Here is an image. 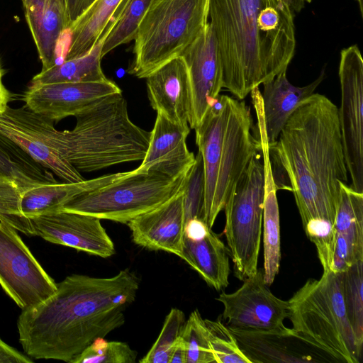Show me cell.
<instances>
[{"label":"cell","mask_w":363,"mask_h":363,"mask_svg":"<svg viewBox=\"0 0 363 363\" xmlns=\"http://www.w3.org/2000/svg\"><path fill=\"white\" fill-rule=\"evenodd\" d=\"M208 0H155L134 38L128 73L146 78L180 56L208 23Z\"/></svg>","instance_id":"obj_7"},{"label":"cell","mask_w":363,"mask_h":363,"mask_svg":"<svg viewBox=\"0 0 363 363\" xmlns=\"http://www.w3.org/2000/svg\"><path fill=\"white\" fill-rule=\"evenodd\" d=\"M228 328L251 363L337 362L331 355L293 328L262 331Z\"/></svg>","instance_id":"obj_16"},{"label":"cell","mask_w":363,"mask_h":363,"mask_svg":"<svg viewBox=\"0 0 363 363\" xmlns=\"http://www.w3.org/2000/svg\"><path fill=\"white\" fill-rule=\"evenodd\" d=\"M210 346L216 363H251L244 354L229 328L218 319H205Z\"/></svg>","instance_id":"obj_36"},{"label":"cell","mask_w":363,"mask_h":363,"mask_svg":"<svg viewBox=\"0 0 363 363\" xmlns=\"http://www.w3.org/2000/svg\"><path fill=\"white\" fill-rule=\"evenodd\" d=\"M268 150L276 188L293 193L303 227L311 219L334 225L340 183L348 182L337 106L313 94Z\"/></svg>","instance_id":"obj_2"},{"label":"cell","mask_w":363,"mask_h":363,"mask_svg":"<svg viewBox=\"0 0 363 363\" xmlns=\"http://www.w3.org/2000/svg\"><path fill=\"white\" fill-rule=\"evenodd\" d=\"M325 77L323 69L313 82L296 86L287 79L283 72L272 79L264 82L261 93L263 106V117L268 145L274 143L295 110L311 95L322 82Z\"/></svg>","instance_id":"obj_23"},{"label":"cell","mask_w":363,"mask_h":363,"mask_svg":"<svg viewBox=\"0 0 363 363\" xmlns=\"http://www.w3.org/2000/svg\"><path fill=\"white\" fill-rule=\"evenodd\" d=\"M137 354L126 342L98 337L70 363H134Z\"/></svg>","instance_id":"obj_34"},{"label":"cell","mask_w":363,"mask_h":363,"mask_svg":"<svg viewBox=\"0 0 363 363\" xmlns=\"http://www.w3.org/2000/svg\"><path fill=\"white\" fill-rule=\"evenodd\" d=\"M30 220L35 235L52 243L103 258L115 253L114 244L98 218L61 210Z\"/></svg>","instance_id":"obj_17"},{"label":"cell","mask_w":363,"mask_h":363,"mask_svg":"<svg viewBox=\"0 0 363 363\" xmlns=\"http://www.w3.org/2000/svg\"><path fill=\"white\" fill-rule=\"evenodd\" d=\"M211 229L203 220L191 218L186 222L184 237L191 240H199L203 238Z\"/></svg>","instance_id":"obj_39"},{"label":"cell","mask_w":363,"mask_h":363,"mask_svg":"<svg viewBox=\"0 0 363 363\" xmlns=\"http://www.w3.org/2000/svg\"><path fill=\"white\" fill-rule=\"evenodd\" d=\"M264 167V194L263 208L264 280L269 286L279 273L281 260L280 221L278 200L269 160L268 143L264 128H258Z\"/></svg>","instance_id":"obj_24"},{"label":"cell","mask_w":363,"mask_h":363,"mask_svg":"<svg viewBox=\"0 0 363 363\" xmlns=\"http://www.w3.org/2000/svg\"><path fill=\"white\" fill-rule=\"evenodd\" d=\"M107 33L105 29L98 41L86 54L64 60L48 69H42L33 77L30 84L96 82L108 80L101 65V50Z\"/></svg>","instance_id":"obj_26"},{"label":"cell","mask_w":363,"mask_h":363,"mask_svg":"<svg viewBox=\"0 0 363 363\" xmlns=\"http://www.w3.org/2000/svg\"><path fill=\"white\" fill-rule=\"evenodd\" d=\"M33 362L18 350L6 344L0 338V363H30Z\"/></svg>","instance_id":"obj_38"},{"label":"cell","mask_w":363,"mask_h":363,"mask_svg":"<svg viewBox=\"0 0 363 363\" xmlns=\"http://www.w3.org/2000/svg\"><path fill=\"white\" fill-rule=\"evenodd\" d=\"M314 243L323 272L331 271L336 232L334 225L323 219H311L303 227Z\"/></svg>","instance_id":"obj_37"},{"label":"cell","mask_w":363,"mask_h":363,"mask_svg":"<svg viewBox=\"0 0 363 363\" xmlns=\"http://www.w3.org/2000/svg\"><path fill=\"white\" fill-rule=\"evenodd\" d=\"M68 14V17L72 24L81 15H82L96 0H64ZM71 26V25H70Z\"/></svg>","instance_id":"obj_40"},{"label":"cell","mask_w":363,"mask_h":363,"mask_svg":"<svg viewBox=\"0 0 363 363\" xmlns=\"http://www.w3.org/2000/svg\"><path fill=\"white\" fill-rule=\"evenodd\" d=\"M182 193L186 222L194 218L203 220L205 180L203 160L199 152L185 174Z\"/></svg>","instance_id":"obj_35"},{"label":"cell","mask_w":363,"mask_h":363,"mask_svg":"<svg viewBox=\"0 0 363 363\" xmlns=\"http://www.w3.org/2000/svg\"><path fill=\"white\" fill-rule=\"evenodd\" d=\"M359 4V11L362 16H363V0H357Z\"/></svg>","instance_id":"obj_44"},{"label":"cell","mask_w":363,"mask_h":363,"mask_svg":"<svg viewBox=\"0 0 363 363\" xmlns=\"http://www.w3.org/2000/svg\"><path fill=\"white\" fill-rule=\"evenodd\" d=\"M122 1L96 0L71 24L70 43L64 60L82 56L93 48Z\"/></svg>","instance_id":"obj_27"},{"label":"cell","mask_w":363,"mask_h":363,"mask_svg":"<svg viewBox=\"0 0 363 363\" xmlns=\"http://www.w3.org/2000/svg\"><path fill=\"white\" fill-rule=\"evenodd\" d=\"M145 79L147 97L157 113L174 123L189 125L191 96L183 58L178 56L172 59Z\"/></svg>","instance_id":"obj_21"},{"label":"cell","mask_w":363,"mask_h":363,"mask_svg":"<svg viewBox=\"0 0 363 363\" xmlns=\"http://www.w3.org/2000/svg\"><path fill=\"white\" fill-rule=\"evenodd\" d=\"M0 175L20 184L57 182L54 174L0 133Z\"/></svg>","instance_id":"obj_28"},{"label":"cell","mask_w":363,"mask_h":363,"mask_svg":"<svg viewBox=\"0 0 363 363\" xmlns=\"http://www.w3.org/2000/svg\"><path fill=\"white\" fill-rule=\"evenodd\" d=\"M259 155L250 160L223 208L224 234L233 273L242 281L257 272L260 249L264 179Z\"/></svg>","instance_id":"obj_9"},{"label":"cell","mask_w":363,"mask_h":363,"mask_svg":"<svg viewBox=\"0 0 363 363\" xmlns=\"http://www.w3.org/2000/svg\"><path fill=\"white\" fill-rule=\"evenodd\" d=\"M180 257L216 291L228 286L229 251L219 235L211 229L203 238L199 240H191L184 237Z\"/></svg>","instance_id":"obj_25"},{"label":"cell","mask_w":363,"mask_h":363,"mask_svg":"<svg viewBox=\"0 0 363 363\" xmlns=\"http://www.w3.org/2000/svg\"><path fill=\"white\" fill-rule=\"evenodd\" d=\"M250 108L242 100L219 95L195 130L204 170L203 220L211 228L250 160L261 152L253 135Z\"/></svg>","instance_id":"obj_4"},{"label":"cell","mask_w":363,"mask_h":363,"mask_svg":"<svg viewBox=\"0 0 363 363\" xmlns=\"http://www.w3.org/2000/svg\"><path fill=\"white\" fill-rule=\"evenodd\" d=\"M154 1H122L105 28L108 33L102 47V57L134 40L140 22Z\"/></svg>","instance_id":"obj_29"},{"label":"cell","mask_w":363,"mask_h":363,"mask_svg":"<svg viewBox=\"0 0 363 363\" xmlns=\"http://www.w3.org/2000/svg\"><path fill=\"white\" fill-rule=\"evenodd\" d=\"M186 318L184 312L172 308L165 318L161 332L150 350L139 362L169 363L174 346L182 336Z\"/></svg>","instance_id":"obj_32"},{"label":"cell","mask_w":363,"mask_h":363,"mask_svg":"<svg viewBox=\"0 0 363 363\" xmlns=\"http://www.w3.org/2000/svg\"><path fill=\"white\" fill-rule=\"evenodd\" d=\"M305 3H311L312 1V0H304Z\"/></svg>","instance_id":"obj_45"},{"label":"cell","mask_w":363,"mask_h":363,"mask_svg":"<svg viewBox=\"0 0 363 363\" xmlns=\"http://www.w3.org/2000/svg\"><path fill=\"white\" fill-rule=\"evenodd\" d=\"M0 285L22 310L52 295L57 284L46 273L16 230L0 220Z\"/></svg>","instance_id":"obj_13"},{"label":"cell","mask_w":363,"mask_h":363,"mask_svg":"<svg viewBox=\"0 0 363 363\" xmlns=\"http://www.w3.org/2000/svg\"><path fill=\"white\" fill-rule=\"evenodd\" d=\"M74 117V128L63 130L65 152L80 173L144 158L150 132L130 120L122 92L98 99Z\"/></svg>","instance_id":"obj_5"},{"label":"cell","mask_w":363,"mask_h":363,"mask_svg":"<svg viewBox=\"0 0 363 363\" xmlns=\"http://www.w3.org/2000/svg\"><path fill=\"white\" fill-rule=\"evenodd\" d=\"M190 129L189 125L174 123L157 113L146 153L135 170L172 179L185 175L195 160L186 145Z\"/></svg>","instance_id":"obj_19"},{"label":"cell","mask_w":363,"mask_h":363,"mask_svg":"<svg viewBox=\"0 0 363 363\" xmlns=\"http://www.w3.org/2000/svg\"><path fill=\"white\" fill-rule=\"evenodd\" d=\"M287 6L289 7L291 11L295 14V13L300 12L304 7V0H283Z\"/></svg>","instance_id":"obj_43"},{"label":"cell","mask_w":363,"mask_h":363,"mask_svg":"<svg viewBox=\"0 0 363 363\" xmlns=\"http://www.w3.org/2000/svg\"><path fill=\"white\" fill-rule=\"evenodd\" d=\"M187 347L186 363H212L215 359L210 346L209 331L197 309L189 315L182 334Z\"/></svg>","instance_id":"obj_33"},{"label":"cell","mask_w":363,"mask_h":363,"mask_svg":"<svg viewBox=\"0 0 363 363\" xmlns=\"http://www.w3.org/2000/svg\"><path fill=\"white\" fill-rule=\"evenodd\" d=\"M187 347L182 336L173 350L169 363H186Z\"/></svg>","instance_id":"obj_41"},{"label":"cell","mask_w":363,"mask_h":363,"mask_svg":"<svg viewBox=\"0 0 363 363\" xmlns=\"http://www.w3.org/2000/svg\"><path fill=\"white\" fill-rule=\"evenodd\" d=\"M342 296L347 318L358 347L363 345V259L341 273Z\"/></svg>","instance_id":"obj_31"},{"label":"cell","mask_w":363,"mask_h":363,"mask_svg":"<svg viewBox=\"0 0 363 363\" xmlns=\"http://www.w3.org/2000/svg\"><path fill=\"white\" fill-rule=\"evenodd\" d=\"M185 224L182 189L159 206L128 223L136 245L179 257L183 252Z\"/></svg>","instance_id":"obj_20"},{"label":"cell","mask_w":363,"mask_h":363,"mask_svg":"<svg viewBox=\"0 0 363 363\" xmlns=\"http://www.w3.org/2000/svg\"><path fill=\"white\" fill-rule=\"evenodd\" d=\"M288 303L294 330L337 362H360L362 351L346 313L341 273L323 272L319 279H308Z\"/></svg>","instance_id":"obj_6"},{"label":"cell","mask_w":363,"mask_h":363,"mask_svg":"<svg viewBox=\"0 0 363 363\" xmlns=\"http://www.w3.org/2000/svg\"><path fill=\"white\" fill-rule=\"evenodd\" d=\"M294 15L283 0H208L223 88L242 100L286 72L295 52Z\"/></svg>","instance_id":"obj_3"},{"label":"cell","mask_w":363,"mask_h":363,"mask_svg":"<svg viewBox=\"0 0 363 363\" xmlns=\"http://www.w3.org/2000/svg\"><path fill=\"white\" fill-rule=\"evenodd\" d=\"M25 18L35 42L43 70L57 64V45L70 27L64 0H21Z\"/></svg>","instance_id":"obj_22"},{"label":"cell","mask_w":363,"mask_h":363,"mask_svg":"<svg viewBox=\"0 0 363 363\" xmlns=\"http://www.w3.org/2000/svg\"><path fill=\"white\" fill-rule=\"evenodd\" d=\"M4 74V71L0 63V113L5 111L11 99V92L3 84L2 77Z\"/></svg>","instance_id":"obj_42"},{"label":"cell","mask_w":363,"mask_h":363,"mask_svg":"<svg viewBox=\"0 0 363 363\" xmlns=\"http://www.w3.org/2000/svg\"><path fill=\"white\" fill-rule=\"evenodd\" d=\"M223 306L222 318L231 328L262 331H280L289 318L288 301L275 296L264 280L263 268L245 279L231 294L222 292L216 298Z\"/></svg>","instance_id":"obj_14"},{"label":"cell","mask_w":363,"mask_h":363,"mask_svg":"<svg viewBox=\"0 0 363 363\" xmlns=\"http://www.w3.org/2000/svg\"><path fill=\"white\" fill-rule=\"evenodd\" d=\"M125 172L105 174L79 182L26 184L0 175V220L13 228L21 227L26 218L61 211L64 204L76 195L108 184Z\"/></svg>","instance_id":"obj_10"},{"label":"cell","mask_w":363,"mask_h":363,"mask_svg":"<svg viewBox=\"0 0 363 363\" xmlns=\"http://www.w3.org/2000/svg\"><path fill=\"white\" fill-rule=\"evenodd\" d=\"M187 69L191 96L190 128L198 126L223 88L218 43L209 22L180 55Z\"/></svg>","instance_id":"obj_15"},{"label":"cell","mask_w":363,"mask_h":363,"mask_svg":"<svg viewBox=\"0 0 363 363\" xmlns=\"http://www.w3.org/2000/svg\"><path fill=\"white\" fill-rule=\"evenodd\" d=\"M0 133L57 177L66 182L85 179L66 159L63 130L54 121L30 110L26 105L9 106L0 113Z\"/></svg>","instance_id":"obj_11"},{"label":"cell","mask_w":363,"mask_h":363,"mask_svg":"<svg viewBox=\"0 0 363 363\" xmlns=\"http://www.w3.org/2000/svg\"><path fill=\"white\" fill-rule=\"evenodd\" d=\"M122 92L108 79L96 82L30 84L25 92L26 106L54 122L77 113L98 99Z\"/></svg>","instance_id":"obj_18"},{"label":"cell","mask_w":363,"mask_h":363,"mask_svg":"<svg viewBox=\"0 0 363 363\" xmlns=\"http://www.w3.org/2000/svg\"><path fill=\"white\" fill-rule=\"evenodd\" d=\"M336 233L342 235L363 257V193L340 183V201L335 219Z\"/></svg>","instance_id":"obj_30"},{"label":"cell","mask_w":363,"mask_h":363,"mask_svg":"<svg viewBox=\"0 0 363 363\" xmlns=\"http://www.w3.org/2000/svg\"><path fill=\"white\" fill-rule=\"evenodd\" d=\"M140 279L129 269L108 278L72 274L43 301L23 309L17 327L24 352L35 359L67 362L125 323Z\"/></svg>","instance_id":"obj_1"},{"label":"cell","mask_w":363,"mask_h":363,"mask_svg":"<svg viewBox=\"0 0 363 363\" xmlns=\"http://www.w3.org/2000/svg\"><path fill=\"white\" fill-rule=\"evenodd\" d=\"M338 118L352 188L363 193V60L357 45L340 52Z\"/></svg>","instance_id":"obj_12"},{"label":"cell","mask_w":363,"mask_h":363,"mask_svg":"<svg viewBox=\"0 0 363 363\" xmlns=\"http://www.w3.org/2000/svg\"><path fill=\"white\" fill-rule=\"evenodd\" d=\"M184 177L172 179L134 169L102 187L76 195L62 210L128 223L177 194Z\"/></svg>","instance_id":"obj_8"}]
</instances>
